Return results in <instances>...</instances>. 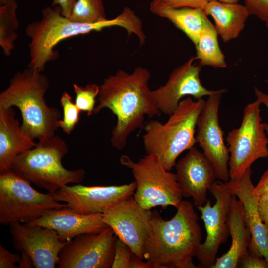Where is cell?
I'll return each mask as SVG.
<instances>
[{"label":"cell","instance_id":"cell-1","mask_svg":"<svg viewBox=\"0 0 268 268\" xmlns=\"http://www.w3.org/2000/svg\"><path fill=\"white\" fill-rule=\"evenodd\" d=\"M150 72L143 67L132 73L119 69L109 75L100 86L98 103L93 114L107 108L116 116L111 143L118 150L126 145L130 135L142 125L144 117L161 115L151 95L148 83Z\"/></svg>","mask_w":268,"mask_h":268},{"label":"cell","instance_id":"cell-2","mask_svg":"<svg viewBox=\"0 0 268 268\" xmlns=\"http://www.w3.org/2000/svg\"><path fill=\"white\" fill-rule=\"evenodd\" d=\"M194 205L182 201L177 212L165 220L152 211L151 231L144 248V259L154 268H196L193 261L201 244V231Z\"/></svg>","mask_w":268,"mask_h":268},{"label":"cell","instance_id":"cell-3","mask_svg":"<svg viewBox=\"0 0 268 268\" xmlns=\"http://www.w3.org/2000/svg\"><path fill=\"white\" fill-rule=\"evenodd\" d=\"M49 86L45 75L27 67L15 73L0 93V107H17L22 118L21 131L33 140L51 138L59 128L60 112L47 105L44 98Z\"/></svg>","mask_w":268,"mask_h":268},{"label":"cell","instance_id":"cell-4","mask_svg":"<svg viewBox=\"0 0 268 268\" xmlns=\"http://www.w3.org/2000/svg\"><path fill=\"white\" fill-rule=\"evenodd\" d=\"M42 14L41 20L30 23L25 28V34L30 39L28 67L41 72L49 62L58 58L59 54L54 48L61 41L113 26L126 29L131 25L130 17L124 12L114 18L95 23L73 21L63 16L58 6H47Z\"/></svg>","mask_w":268,"mask_h":268},{"label":"cell","instance_id":"cell-5","mask_svg":"<svg viewBox=\"0 0 268 268\" xmlns=\"http://www.w3.org/2000/svg\"><path fill=\"white\" fill-rule=\"evenodd\" d=\"M205 101L187 97L181 100L165 123L149 120L145 125L143 145L147 154L153 155L170 171L179 156L197 143L195 131Z\"/></svg>","mask_w":268,"mask_h":268},{"label":"cell","instance_id":"cell-6","mask_svg":"<svg viewBox=\"0 0 268 268\" xmlns=\"http://www.w3.org/2000/svg\"><path fill=\"white\" fill-rule=\"evenodd\" d=\"M68 151L65 140L58 135L38 140L34 148L14 158L9 170L52 195L64 185L79 184L85 179L83 169L70 170L62 165Z\"/></svg>","mask_w":268,"mask_h":268},{"label":"cell","instance_id":"cell-7","mask_svg":"<svg viewBox=\"0 0 268 268\" xmlns=\"http://www.w3.org/2000/svg\"><path fill=\"white\" fill-rule=\"evenodd\" d=\"M120 162L130 169L135 179L137 186L134 197L141 208H177L180 205L183 195L175 173L167 170L157 157L146 154L135 162L125 155Z\"/></svg>","mask_w":268,"mask_h":268},{"label":"cell","instance_id":"cell-8","mask_svg":"<svg viewBox=\"0 0 268 268\" xmlns=\"http://www.w3.org/2000/svg\"><path fill=\"white\" fill-rule=\"evenodd\" d=\"M67 207L50 193L38 192L30 183L11 170L0 173V223H29L48 211Z\"/></svg>","mask_w":268,"mask_h":268},{"label":"cell","instance_id":"cell-9","mask_svg":"<svg viewBox=\"0 0 268 268\" xmlns=\"http://www.w3.org/2000/svg\"><path fill=\"white\" fill-rule=\"evenodd\" d=\"M261 104L257 98L247 104L241 125L229 131L226 136L230 180L239 179L257 160L268 156L265 123L260 114Z\"/></svg>","mask_w":268,"mask_h":268},{"label":"cell","instance_id":"cell-10","mask_svg":"<svg viewBox=\"0 0 268 268\" xmlns=\"http://www.w3.org/2000/svg\"><path fill=\"white\" fill-rule=\"evenodd\" d=\"M118 237L109 226L98 233L81 234L61 250L58 268H111Z\"/></svg>","mask_w":268,"mask_h":268},{"label":"cell","instance_id":"cell-11","mask_svg":"<svg viewBox=\"0 0 268 268\" xmlns=\"http://www.w3.org/2000/svg\"><path fill=\"white\" fill-rule=\"evenodd\" d=\"M209 191L215 198L212 206L209 201L197 208L201 213L206 232L203 243L200 245L196 254L199 266L203 268H212L220 245L224 243L229 234L227 216L232 194L223 181H215Z\"/></svg>","mask_w":268,"mask_h":268},{"label":"cell","instance_id":"cell-12","mask_svg":"<svg viewBox=\"0 0 268 268\" xmlns=\"http://www.w3.org/2000/svg\"><path fill=\"white\" fill-rule=\"evenodd\" d=\"M226 89L217 90L208 96L197 122V143L214 169L217 178L223 182L230 179L229 152L225 144L219 124V109L222 95Z\"/></svg>","mask_w":268,"mask_h":268},{"label":"cell","instance_id":"cell-13","mask_svg":"<svg viewBox=\"0 0 268 268\" xmlns=\"http://www.w3.org/2000/svg\"><path fill=\"white\" fill-rule=\"evenodd\" d=\"M104 222L133 252L144 259L145 242L151 231L152 211L141 208L132 196L102 213Z\"/></svg>","mask_w":268,"mask_h":268},{"label":"cell","instance_id":"cell-14","mask_svg":"<svg viewBox=\"0 0 268 268\" xmlns=\"http://www.w3.org/2000/svg\"><path fill=\"white\" fill-rule=\"evenodd\" d=\"M135 181L121 185L87 186L81 184L64 185L52 195L58 201L80 214L103 213L107 209L133 196Z\"/></svg>","mask_w":268,"mask_h":268},{"label":"cell","instance_id":"cell-15","mask_svg":"<svg viewBox=\"0 0 268 268\" xmlns=\"http://www.w3.org/2000/svg\"><path fill=\"white\" fill-rule=\"evenodd\" d=\"M195 60V57L190 58L172 71L164 85L151 90L153 101L161 114L170 115L185 96L198 99L216 92L217 90L206 89L201 84V66L194 63Z\"/></svg>","mask_w":268,"mask_h":268},{"label":"cell","instance_id":"cell-16","mask_svg":"<svg viewBox=\"0 0 268 268\" xmlns=\"http://www.w3.org/2000/svg\"><path fill=\"white\" fill-rule=\"evenodd\" d=\"M13 247L26 252L36 268H54L62 249L68 242L62 241L54 229L19 222L9 224Z\"/></svg>","mask_w":268,"mask_h":268},{"label":"cell","instance_id":"cell-17","mask_svg":"<svg viewBox=\"0 0 268 268\" xmlns=\"http://www.w3.org/2000/svg\"><path fill=\"white\" fill-rule=\"evenodd\" d=\"M176 177L183 197H191L197 207L207 201V194L217 178L203 153L194 146L175 165Z\"/></svg>","mask_w":268,"mask_h":268},{"label":"cell","instance_id":"cell-18","mask_svg":"<svg viewBox=\"0 0 268 268\" xmlns=\"http://www.w3.org/2000/svg\"><path fill=\"white\" fill-rule=\"evenodd\" d=\"M251 175L250 168L239 179L224 182L228 191L242 203L245 223L251 233L249 251L268 262V231L259 214V196L253 193Z\"/></svg>","mask_w":268,"mask_h":268},{"label":"cell","instance_id":"cell-19","mask_svg":"<svg viewBox=\"0 0 268 268\" xmlns=\"http://www.w3.org/2000/svg\"><path fill=\"white\" fill-rule=\"evenodd\" d=\"M26 224L54 229L65 242H69L81 234L100 232L108 226L104 222L102 213L84 215L68 207L51 210Z\"/></svg>","mask_w":268,"mask_h":268},{"label":"cell","instance_id":"cell-20","mask_svg":"<svg viewBox=\"0 0 268 268\" xmlns=\"http://www.w3.org/2000/svg\"><path fill=\"white\" fill-rule=\"evenodd\" d=\"M13 107H0V173L10 169L19 154L34 148V140L23 134Z\"/></svg>","mask_w":268,"mask_h":268},{"label":"cell","instance_id":"cell-21","mask_svg":"<svg viewBox=\"0 0 268 268\" xmlns=\"http://www.w3.org/2000/svg\"><path fill=\"white\" fill-rule=\"evenodd\" d=\"M231 244L228 251L217 258L212 268H236L241 258L249 251L251 233L244 219L241 201L232 195L227 216Z\"/></svg>","mask_w":268,"mask_h":268},{"label":"cell","instance_id":"cell-22","mask_svg":"<svg viewBox=\"0 0 268 268\" xmlns=\"http://www.w3.org/2000/svg\"><path fill=\"white\" fill-rule=\"evenodd\" d=\"M204 11L213 18L217 34L224 42L239 36L250 15L246 6L238 3L209 1Z\"/></svg>","mask_w":268,"mask_h":268},{"label":"cell","instance_id":"cell-23","mask_svg":"<svg viewBox=\"0 0 268 268\" xmlns=\"http://www.w3.org/2000/svg\"><path fill=\"white\" fill-rule=\"evenodd\" d=\"M156 15L171 21L195 45L211 23L204 10L202 8L183 7L164 9L158 12Z\"/></svg>","mask_w":268,"mask_h":268},{"label":"cell","instance_id":"cell-24","mask_svg":"<svg viewBox=\"0 0 268 268\" xmlns=\"http://www.w3.org/2000/svg\"><path fill=\"white\" fill-rule=\"evenodd\" d=\"M218 34L211 22L205 29L197 43L196 60L201 66L223 68L227 67L224 55L219 47Z\"/></svg>","mask_w":268,"mask_h":268},{"label":"cell","instance_id":"cell-25","mask_svg":"<svg viewBox=\"0 0 268 268\" xmlns=\"http://www.w3.org/2000/svg\"><path fill=\"white\" fill-rule=\"evenodd\" d=\"M18 7L16 0H0V46L7 57L11 55L18 38Z\"/></svg>","mask_w":268,"mask_h":268},{"label":"cell","instance_id":"cell-26","mask_svg":"<svg viewBox=\"0 0 268 268\" xmlns=\"http://www.w3.org/2000/svg\"><path fill=\"white\" fill-rule=\"evenodd\" d=\"M69 18L82 23H95L107 20L103 0H76Z\"/></svg>","mask_w":268,"mask_h":268},{"label":"cell","instance_id":"cell-27","mask_svg":"<svg viewBox=\"0 0 268 268\" xmlns=\"http://www.w3.org/2000/svg\"><path fill=\"white\" fill-rule=\"evenodd\" d=\"M60 103L63 109V116L62 119L58 122V127L64 132L70 134L78 123L81 111L72 101V96L67 91L63 93Z\"/></svg>","mask_w":268,"mask_h":268},{"label":"cell","instance_id":"cell-28","mask_svg":"<svg viewBox=\"0 0 268 268\" xmlns=\"http://www.w3.org/2000/svg\"><path fill=\"white\" fill-rule=\"evenodd\" d=\"M73 89L76 95L75 104L76 106L81 111L86 112L87 116L93 114L95 108V98L99 95L100 86L91 83L83 87L74 84Z\"/></svg>","mask_w":268,"mask_h":268},{"label":"cell","instance_id":"cell-29","mask_svg":"<svg viewBox=\"0 0 268 268\" xmlns=\"http://www.w3.org/2000/svg\"><path fill=\"white\" fill-rule=\"evenodd\" d=\"M207 3V0H152L150 10L155 15L158 12L167 9L191 7L204 10Z\"/></svg>","mask_w":268,"mask_h":268},{"label":"cell","instance_id":"cell-30","mask_svg":"<svg viewBox=\"0 0 268 268\" xmlns=\"http://www.w3.org/2000/svg\"><path fill=\"white\" fill-rule=\"evenodd\" d=\"M133 254L131 248L119 238H117L115 248L112 268H129Z\"/></svg>","mask_w":268,"mask_h":268},{"label":"cell","instance_id":"cell-31","mask_svg":"<svg viewBox=\"0 0 268 268\" xmlns=\"http://www.w3.org/2000/svg\"><path fill=\"white\" fill-rule=\"evenodd\" d=\"M244 5L250 15L265 22L268 19V0H244Z\"/></svg>","mask_w":268,"mask_h":268},{"label":"cell","instance_id":"cell-32","mask_svg":"<svg viewBox=\"0 0 268 268\" xmlns=\"http://www.w3.org/2000/svg\"><path fill=\"white\" fill-rule=\"evenodd\" d=\"M238 267L242 268H268V262L264 258L248 251L240 259Z\"/></svg>","mask_w":268,"mask_h":268},{"label":"cell","instance_id":"cell-33","mask_svg":"<svg viewBox=\"0 0 268 268\" xmlns=\"http://www.w3.org/2000/svg\"><path fill=\"white\" fill-rule=\"evenodd\" d=\"M20 260L19 254L12 253L0 245V268H18L15 264Z\"/></svg>","mask_w":268,"mask_h":268},{"label":"cell","instance_id":"cell-34","mask_svg":"<svg viewBox=\"0 0 268 268\" xmlns=\"http://www.w3.org/2000/svg\"><path fill=\"white\" fill-rule=\"evenodd\" d=\"M258 204L261 218L268 231V192L259 196Z\"/></svg>","mask_w":268,"mask_h":268},{"label":"cell","instance_id":"cell-35","mask_svg":"<svg viewBox=\"0 0 268 268\" xmlns=\"http://www.w3.org/2000/svg\"><path fill=\"white\" fill-rule=\"evenodd\" d=\"M75 1L76 0H53L52 6L60 7L62 14L69 18Z\"/></svg>","mask_w":268,"mask_h":268},{"label":"cell","instance_id":"cell-36","mask_svg":"<svg viewBox=\"0 0 268 268\" xmlns=\"http://www.w3.org/2000/svg\"><path fill=\"white\" fill-rule=\"evenodd\" d=\"M268 192V169L261 176L256 186H254L253 193L261 195Z\"/></svg>","mask_w":268,"mask_h":268},{"label":"cell","instance_id":"cell-37","mask_svg":"<svg viewBox=\"0 0 268 268\" xmlns=\"http://www.w3.org/2000/svg\"><path fill=\"white\" fill-rule=\"evenodd\" d=\"M143 259H141L133 253L131 257L129 268H154L153 264L147 261L144 262Z\"/></svg>","mask_w":268,"mask_h":268},{"label":"cell","instance_id":"cell-38","mask_svg":"<svg viewBox=\"0 0 268 268\" xmlns=\"http://www.w3.org/2000/svg\"><path fill=\"white\" fill-rule=\"evenodd\" d=\"M254 93L257 98L259 99L262 104H264L268 109V94L263 92L258 88L255 87L254 88ZM265 131L267 135L268 145V124L265 123Z\"/></svg>","mask_w":268,"mask_h":268},{"label":"cell","instance_id":"cell-39","mask_svg":"<svg viewBox=\"0 0 268 268\" xmlns=\"http://www.w3.org/2000/svg\"><path fill=\"white\" fill-rule=\"evenodd\" d=\"M21 252L22 255L18 263V268H31L34 267L30 256L24 251H21Z\"/></svg>","mask_w":268,"mask_h":268},{"label":"cell","instance_id":"cell-40","mask_svg":"<svg viewBox=\"0 0 268 268\" xmlns=\"http://www.w3.org/2000/svg\"><path fill=\"white\" fill-rule=\"evenodd\" d=\"M240 0H207L208 2L215 1H219L221 2H223V3H238Z\"/></svg>","mask_w":268,"mask_h":268},{"label":"cell","instance_id":"cell-41","mask_svg":"<svg viewBox=\"0 0 268 268\" xmlns=\"http://www.w3.org/2000/svg\"><path fill=\"white\" fill-rule=\"evenodd\" d=\"M266 26L268 30V19L265 22Z\"/></svg>","mask_w":268,"mask_h":268},{"label":"cell","instance_id":"cell-42","mask_svg":"<svg viewBox=\"0 0 268 268\" xmlns=\"http://www.w3.org/2000/svg\"><path fill=\"white\" fill-rule=\"evenodd\" d=\"M266 82L268 84V80L266 81Z\"/></svg>","mask_w":268,"mask_h":268}]
</instances>
